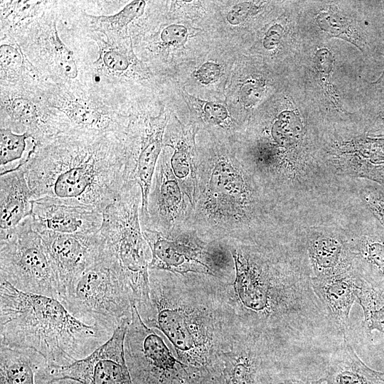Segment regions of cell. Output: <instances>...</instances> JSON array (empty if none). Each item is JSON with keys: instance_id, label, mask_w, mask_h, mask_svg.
Here are the masks:
<instances>
[{"instance_id": "1", "label": "cell", "mask_w": 384, "mask_h": 384, "mask_svg": "<svg viewBox=\"0 0 384 384\" xmlns=\"http://www.w3.org/2000/svg\"><path fill=\"white\" fill-rule=\"evenodd\" d=\"M231 252L235 278L223 290V297L240 325L262 338L280 356L291 346H308L319 332L334 326L294 240L289 247L252 246Z\"/></svg>"}, {"instance_id": "2", "label": "cell", "mask_w": 384, "mask_h": 384, "mask_svg": "<svg viewBox=\"0 0 384 384\" xmlns=\"http://www.w3.org/2000/svg\"><path fill=\"white\" fill-rule=\"evenodd\" d=\"M21 168L34 200L50 198L103 213L134 181L135 163L112 132L77 129L38 144Z\"/></svg>"}, {"instance_id": "3", "label": "cell", "mask_w": 384, "mask_h": 384, "mask_svg": "<svg viewBox=\"0 0 384 384\" xmlns=\"http://www.w3.org/2000/svg\"><path fill=\"white\" fill-rule=\"evenodd\" d=\"M150 271L149 300L137 307L142 319L167 337L193 383L218 380L223 355L241 331L222 291L174 290L159 270Z\"/></svg>"}, {"instance_id": "4", "label": "cell", "mask_w": 384, "mask_h": 384, "mask_svg": "<svg viewBox=\"0 0 384 384\" xmlns=\"http://www.w3.org/2000/svg\"><path fill=\"white\" fill-rule=\"evenodd\" d=\"M114 331L87 324L58 299L24 292L0 279V345L31 348L48 366H62L93 353Z\"/></svg>"}, {"instance_id": "5", "label": "cell", "mask_w": 384, "mask_h": 384, "mask_svg": "<svg viewBox=\"0 0 384 384\" xmlns=\"http://www.w3.org/2000/svg\"><path fill=\"white\" fill-rule=\"evenodd\" d=\"M60 302L75 317L89 325L114 331L132 318V294L104 238L100 251L66 290Z\"/></svg>"}, {"instance_id": "6", "label": "cell", "mask_w": 384, "mask_h": 384, "mask_svg": "<svg viewBox=\"0 0 384 384\" xmlns=\"http://www.w3.org/2000/svg\"><path fill=\"white\" fill-rule=\"evenodd\" d=\"M142 192L133 182L103 211L100 230L105 244L127 284L136 306L149 298V263L151 253L139 223Z\"/></svg>"}, {"instance_id": "7", "label": "cell", "mask_w": 384, "mask_h": 384, "mask_svg": "<svg viewBox=\"0 0 384 384\" xmlns=\"http://www.w3.org/2000/svg\"><path fill=\"white\" fill-rule=\"evenodd\" d=\"M0 279L24 292L60 298L57 275L31 216L0 231Z\"/></svg>"}, {"instance_id": "8", "label": "cell", "mask_w": 384, "mask_h": 384, "mask_svg": "<svg viewBox=\"0 0 384 384\" xmlns=\"http://www.w3.org/2000/svg\"><path fill=\"white\" fill-rule=\"evenodd\" d=\"M124 355L134 384H195L163 336L143 321L135 304L124 338Z\"/></svg>"}, {"instance_id": "9", "label": "cell", "mask_w": 384, "mask_h": 384, "mask_svg": "<svg viewBox=\"0 0 384 384\" xmlns=\"http://www.w3.org/2000/svg\"><path fill=\"white\" fill-rule=\"evenodd\" d=\"M129 323L118 326L104 344L87 357L67 366H47L36 375V384L72 379L84 384H134L124 355Z\"/></svg>"}, {"instance_id": "10", "label": "cell", "mask_w": 384, "mask_h": 384, "mask_svg": "<svg viewBox=\"0 0 384 384\" xmlns=\"http://www.w3.org/2000/svg\"><path fill=\"white\" fill-rule=\"evenodd\" d=\"M294 240L314 277L336 275L353 268L354 255L346 230L329 225L304 227Z\"/></svg>"}, {"instance_id": "11", "label": "cell", "mask_w": 384, "mask_h": 384, "mask_svg": "<svg viewBox=\"0 0 384 384\" xmlns=\"http://www.w3.org/2000/svg\"><path fill=\"white\" fill-rule=\"evenodd\" d=\"M39 234L60 286V301L66 290L97 257L102 236L100 231L87 235L49 231Z\"/></svg>"}, {"instance_id": "12", "label": "cell", "mask_w": 384, "mask_h": 384, "mask_svg": "<svg viewBox=\"0 0 384 384\" xmlns=\"http://www.w3.org/2000/svg\"><path fill=\"white\" fill-rule=\"evenodd\" d=\"M279 358L262 338L242 329L223 355L219 384H267V370Z\"/></svg>"}, {"instance_id": "13", "label": "cell", "mask_w": 384, "mask_h": 384, "mask_svg": "<svg viewBox=\"0 0 384 384\" xmlns=\"http://www.w3.org/2000/svg\"><path fill=\"white\" fill-rule=\"evenodd\" d=\"M142 233L151 253L149 270L216 276L210 255L197 239L188 235L173 239L145 227Z\"/></svg>"}, {"instance_id": "14", "label": "cell", "mask_w": 384, "mask_h": 384, "mask_svg": "<svg viewBox=\"0 0 384 384\" xmlns=\"http://www.w3.org/2000/svg\"><path fill=\"white\" fill-rule=\"evenodd\" d=\"M31 217L33 229L39 233L93 234L103 221L102 213L50 198L33 200Z\"/></svg>"}, {"instance_id": "15", "label": "cell", "mask_w": 384, "mask_h": 384, "mask_svg": "<svg viewBox=\"0 0 384 384\" xmlns=\"http://www.w3.org/2000/svg\"><path fill=\"white\" fill-rule=\"evenodd\" d=\"M346 230L354 255L353 267L384 290V228L369 213Z\"/></svg>"}, {"instance_id": "16", "label": "cell", "mask_w": 384, "mask_h": 384, "mask_svg": "<svg viewBox=\"0 0 384 384\" xmlns=\"http://www.w3.org/2000/svg\"><path fill=\"white\" fill-rule=\"evenodd\" d=\"M363 280L353 267L330 277H311L314 292L342 338H348L351 309L357 302Z\"/></svg>"}, {"instance_id": "17", "label": "cell", "mask_w": 384, "mask_h": 384, "mask_svg": "<svg viewBox=\"0 0 384 384\" xmlns=\"http://www.w3.org/2000/svg\"><path fill=\"white\" fill-rule=\"evenodd\" d=\"M166 123L167 115L162 107L156 117L150 118L136 160L134 181L139 185L142 192V218L147 215L148 198L157 160L163 148V136Z\"/></svg>"}, {"instance_id": "18", "label": "cell", "mask_w": 384, "mask_h": 384, "mask_svg": "<svg viewBox=\"0 0 384 384\" xmlns=\"http://www.w3.org/2000/svg\"><path fill=\"white\" fill-rule=\"evenodd\" d=\"M33 200L23 168L1 175L0 231L12 229L31 216Z\"/></svg>"}, {"instance_id": "19", "label": "cell", "mask_w": 384, "mask_h": 384, "mask_svg": "<svg viewBox=\"0 0 384 384\" xmlns=\"http://www.w3.org/2000/svg\"><path fill=\"white\" fill-rule=\"evenodd\" d=\"M380 373L368 367L357 356L348 338H343L321 380L324 384H384Z\"/></svg>"}, {"instance_id": "20", "label": "cell", "mask_w": 384, "mask_h": 384, "mask_svg": "<svg viewBox=\"0 0 384 384\" xmlns=\"http://www.w3.org/2000/svg\"><path fill=\"white\" fill-rule=\"evenodd\" d=\"M48 366L36 351L0 345V384H36V375Z\"/></svg>"}, {"instance_id": "21", "label": "cell", "mask_w": 384, "mask_h": 384, "mask_svg": "<svg viewBox=\"0 0 384 384\" xmlns=\"http://www.w3.org/2000/svg\"><path fill=\"white\" fill-rule=\"evenodd\" d=\"M99 46V57L94 63L95 67L110 75H127L137 64L128 42V37L112 39L96 38Z\"/></svg>"}, {"instance_id": "22", "label": "cell", "mask_w": 384, "mask_h": 384, "mask_svg": "<svg viewBox=\"0 0 384 384\" xmlns=\"http://www.w3.org/2000/svg\"><path fill=\"white\" fill-rule=\"evenodd\" d=\"M38 146L28 132L16 134L9 127L0 130V174L19 169L31 159Z\"/></svg>"}, {"instance_id": "23", "label": "cell", "mask_w": 384, "mask_h": 384, "mask_svg": "<svg viewBox=\"0 0 384 384\" xmlns=\"http://www.w3.org/2000/svg\"><path fill=\"white\" fill-rule=\"evenodd\" d=\"M55 106L63 112L78 128L102 132L112 130V120L82 100L69 96L60 100Z\"/></svg>"}, {"instance_id": "24", "label": "cell", "mask_w": 384, "mask_h": 384, "mask_svg": "<svg viewBox=\"0 0 384 384\" xmlns=\"http://www.w3.org/2000/svg\"><path fill=\"white\" fill-rule=\"evenodd\" d=\"M145 6L144 1H132L116 14L86 17L90 27L103 33L107 39L125 38L127 26L143 14Z\"/></svg>"}, {"instance_id": "25", "label": "cell", "mask_w": 384, "mask_h": 384, "mask_svg": "<svg viewBox=\"0 0 384 384\" xmlns=\"http://www.w3.org/2000/svg\"><path fill=\"white\" fill-rule=\"evenodd\" d=\"M183 136L175 144L171 145L174 149L171 159V164L175 176L186 193L193 206L196 188V173L194 163L193 145L191 139Z\"/></svg>"}, {"instance_id": "26", "label": "cell", "mask_w": 384, "mask_h": 384, "mask_svg": "<svg viewBox=\"0 0 384 384\" xmlns=\"http://www.w3.org/2000/svg\"><path fill=\"white\" fill-rule=\"evenodd\" d=\"M357 302L363 309L367 331L384 334V290L364 279L357 295Z\"/></svg>"}, {"instance_id": "27", "label": "cell", "mask_w": 384, "mask_h": 384, "mask_svg": "<svg viewBox=\"0 0 384 384\" xmlns=\"http://www.w3.org/2000/svg\"><path fill=\"white\" fill-rule=\"evenodd\" d=\"M270 133L279 147L289 150L296 148L303 140L304 126L294 112L284 111L272 125Z\"/></svg>"}, {"instance_id": "28", "label": "cell", "mask_w": 384, "mask_h": 384, "mask_svg": "<svg viewBox=\"0 0 384 384\" xmlns=\"http://www.w3.org/2000/svg\"><path fill=\"white\" fill-rule=\"evenodd\" d=\"M50 42L53 59L58 68L67 78H75L78 75V68L73 53L60 40L55 23L51 28Z\"/></svg>"}, {"instance_id": "29", "label": "cell", "mask_w": 384, "mask_h": 384, "mask_svg": "<svg viewBox=\"0 0 384 384\" xmlns=\"http://www.w3.org/2000/svg\"><path fill=\"white\" fill-rule=\"evenodd\" d=\"M27 60L19 46L14 42L1 41L0 46V65L1 75H18L23 69H28Z\"/></svg>"}, {"instance_id": "30", "label": "cell", "mask_w": 384, "mask_h": 384, "mask_svg": "<svg viewBox=\"0 0 384 384\" xmlns=\"http://www.w3.org/2000/svg\"><path fill=\"white\" fill-rule=\"evenodd\" d=\"M359 196L365 209L384 228V186L366 183L360 188Z\"/></svg>"}, {"instance_id": "31", "label": "cell", "mask_w": 384, "mask_h": 384, "mask_svg": "<svg viewBox=\"0 0 384 384\" xmlns=\"http://www.w3.org/2000/svg\"><path fill=\"white\" fill-rule=\"evenodd\" d=\"M184 95L186 100L192 105L203 119L208 123L213 125H220L228 119L229 112L224 104L202 100L189 95L186 92H184Z\"/></svg>"}, {"instance_id": "32", "label": "cell", "mask_w": 384, "mask_h": 384, "mask_svg": "<svg viewBox=\"0 0 384 384\" xmlns=\"http://www.w3.org/2000/svg\"><path fill=\"white\" fill-rule=\"evenodd\" d=\"M1 10V24L9 21L12 24L35 15L42 1H2Z\"/></svg>"}, {"instance_id": "33", "label": "cell", "mask_w": 384, "mask_h": 384, "mask_svg": "<svg viewBox=\"0 0 384 384\" xmlns=\"http://www.w3.org/2000/svg\"><path fill=\"white\" fill-rule=\"evenodd\" d=\"M316 22L322 30L334 36L344 38L356 46L347 21L338 14L331 11L321 12L317 16Z\"/></svg>"}, {"instance_id": "34", "label": "cell", "mask_w": 384, "mask_h": 384, "mask_svg": "<svg viewBox=\"0 0 384 384\" xmlns=\"http://www.w3.org/2000/svg\"><path fill=\"white\" fill-rule=\"evenodd\" d=\"M188 32L186 26L180 24H171L164 28L161 32L162 42L167 46H180L188 39Z\"/></svg>"}, {"instance_id": "35", "label": "cell", "mask_w": 384, "mask_h": 384, "mask_svg": "<svg viewBox=\"0 0 384 384\" xmlns=\"http://www.w3.org/2000/svg\"><path fill=\"white\" fill-rule=\"evenodd\" d=\"M259 9L260 6L252 1L240 2L229 11L226 16L227 21L231 25H239L251 14L257 13Z\"/></svg>"}, {"instance_id": "36", "label": "cell", "mask_w": 384, "mask_h": 384, "mask_svg": "<svg viewBox=\"0 0 384 384\" xmlns=\"http://www.w3.org/2000/svg\"><path fill=\"white\" fill-rule=\"evenodd\" d=\"M221 74L222 68L220 65L213 61H208L196 70L193 75L200 82L208 85L216 82Z\"/></svg>"}, {"instance_id": "37", "label": "cell", "mask_w": 384, "mask_h": 384, "mask_svg": "<svg viewBox=\"0 0 384 384\" xmlns=\"http://www.w3.org/2000/svg\"><path fill=\"white\" fill-rule=\"evenodd\" d=\"M334 58L331 52L326 48L316 51L315 64L318 71L324 76L328 77L333 67Z\"/></svg>"}, {"instance_id": "38", "label": "cell", "mask_w": 384, "mask_h": 384, "mask_svg": "<svg viewBox=\"0 0 384 384\" xmlns=\"http://www.w3.org/2000/svg\"><path fill=\"white\" fill-rule=\"evenodd\" d=\"M262 87L259 82L250 81L241 89L242 99L247 105L255 104L261 97Z\"/></svg>"}, {"instance_id": "39", "label": "cell", "mask_w": 384, "mask_h": 384, "mask_svg": "<svg viewBox=\"0 0 384 384\" xmlns=\"http://www.w3.org/2000/svg\"><path fill=\"white\" fill-rule=\"evenodd\" d=\"M283 33V28L280 24L271 26L266 33L263 41V46L267 50L277 48Z\"/></svg>"}, {"instance_id": "40", "label": "cell", "mask_w": 384, "mask_h": 384, "mask_svg": "<svg viewBox=\"0 0 384 384\" xmlns=\"http://www.w3.org/2000/svg\"><path fill=\"white\" fill-rule=\"evenodd\" d=\"M277 384H324L321 380L314 379L306 376H294L285 378Z\"/></svg>"}, {"instance_id": "41", "label": "cell", "mask_w": 384, "mask_h": 384, "mask_svg": "<svg viewBox=\"0 0 384 384\" xmlns=\"http://www.w3.org/2000/svg\"><path fill=\"white\" fill-rule=\"evenodd\" d=\"M48 384H84L80 381L72 379H58L54 380L48 383Z\"/></svg>"}, {"instance_id": "42", "label": "cell", "mask_w": 384, "mask_h": 384, "mask_svg": "<svg viewBox=\"0 0 384 384\" xmlns=\"http://www.w3.org/2000/svg\"><path fill=\"white\" fill-rule=\"evenodd\" d=\"M381 373V377L384 379V373Z\"/></svg>"}]
</instances>
